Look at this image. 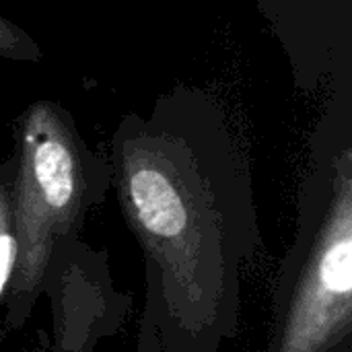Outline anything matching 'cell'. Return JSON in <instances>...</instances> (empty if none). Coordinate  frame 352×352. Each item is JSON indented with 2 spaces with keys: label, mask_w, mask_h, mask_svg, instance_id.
<instances>
[{
  "label": "cell",
  "mask_w": 352,
  "mask_h": 352,
  "mask_svg": "<svg viewBox=\"0 0 352 352\" xmlns=\"http://www.w3.org/2000/svg\"><path fill=\"white\" fill-rule=\"evenodd\" d=\"M113 163L161 336L190 352H219L237 332L241 276L260 250L250 204L223 192L190 146L167 134L124 138Z\"/></svg>",
  "instance_id": "1"
},
{
  "label": "cell",
  "mask_w": 352,
  "mask_h": 352,
  "mask_svg": "<svg viewBox=\"0 0 352 352\" xmlns=\"http://www.w3.org/2000/svg\"><path fill=\"white\" fill-rule=\"evenodd\" d=\"M12 169L16 266L4 297L6 328L27 324L45 295L60 250L78 237L107 179L80 140L70 113L56 101L31 103L19 124Z\"/></svg>",
  "instance_id": "2"
},
{
  "label": "cell",
  "mask_w": 352,
  "mask_h": 352,
  "mask_svg": "<svg viewBox=\"0 0 352 352\" xmlns=\"http://www.w3.org/2000/svg\"><path fill=\"white\" fill-rule=\"evenodd\" d=\"M264 352H340L352 332V155L305 198L272 293Z\"/></svg>",
  "instance_id": "3"
},
{
  "label": "cell",
  "mask_w": 352,
  "mask_h": 352,
  "mask_svg": "<svg viewBox=\"0 0 352 352\" xmlns=\"http://www.w3.org/2000/svg\"><path fill=\"white\" fill-rule=\"evenodd\" d=\"M52 352H95L126 324L132 299L118 291L107 254L78 237L54 260L45 283Z\"/></svg>",
  "instance_id": "4"
},
{
  "label": "cell",
  "mask_w": 352,
  "mask_h": 352,
  "mask_svg": "<svg viewBox=\"0 0 352 352\" xmlns=\"http://www.w3.org/2000/svg\"><path fill=\"white\" fill-rule=\"evenodd\" d=\"M12 159L0 169V301L8 293L19 252L12 219Z\"/></svg>",
  "instance_id": "5"
},
{
  "label": "cell",
  "mask_w": 352,
  "mask_h": 352,
  "mask_svg": "<svg viewBox=\"0 0 352 352\" xmlns=\"http://www.w3.org/2000/svg\"><path fill=\"white\" fill-rule=\"evenodd\" d=\"M136 352H188L182 346L167 342L161 336L159 330V320H157V301L155 293L146 287L144 291V307L140 316V326H138V342Z\"/></svg>",
  "instance_id": "6"
},
{
  "label": "cell",
  "mask_w": 352,
  "mask_h": 352,
  "mask_svg": "<svg viewBox=\"0 0 352 352\" xmlns=\"http://www.w3.org/2000/svg\"><path fill=\"white\" fill-rule=\"evenodd\" d=\"M25 43V33L21 27L10 23L8 19L0 16V56L14 58Z\"/></svg>",
  "instance_id": "7"
}]
</instances>
